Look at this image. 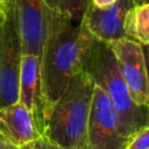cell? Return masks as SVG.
<instances>
[{
  "label": "cell",
  "mask_w": 149,
  "mask_h": 149,
  "mask_svg": "<svg viewBox=\"0 0 149 149\" xmlns=\"http://www.w3.org/2000/svg\"><path fill=\"white\" fill-rule=\"evenodd\" d=\"M93 36L84 23L48 9V29L41 55L45 114L64 91L70 78L83 70ZM45 118V116H44Z\"/></svg>",
  "instance_id": "obj_1"
},
{
  "label": "cell",
  "mask_w": 149,
  "mask_h": 149,
  "mask_svg": "<svg viewBox=\"0 0 149 149\" xmlns=\"http://www.w3.org/2000/svg\"><path fill=\"white\" fill-rule=\"evenodd\" d=\"M93 90L94 83L87 72L80 70L74 73L48 109L42 136L65 149H86Z\"/></svg>",
  "instance_id": "obj_2"
},
{
  "label": "cell",
  "mask_w": 149,
  "mask_h": 149,
  "mask_svg": "<svg viewBox=\"0 0 149 149\" xmlns=\"http://www.w3.org/2000/svg\"><path fill=\"white\" fill-rule=\"evenodd\" d=\"M83 70L109 98L123 136L129 139L136 130L148 125V106H139L132 100L109 43L93 37L84 58Z\"/></svg>",
  "instance_id": "obj_3"
},
{
  "label": "cell",
  "mask_w": 149,
  "mask_h": 149,
  "mask_svg": "<svg viewBox=\"0 0 149 149\" xmlns=\"http://www.w3.org/2000/svg\"><path fill=\"white\" fill-rule=\"evenodd\" d=\"M21 56L15 0H0V108L19 99Z\"/></svg>",
  "instance_id": "obj_4"
},
{
  "label": "cell",
  "mask_w": 149,
  "mask_h": 149,
  "mask_svg": "<svg viewBox=\"0 0 149 149\" xmlns=\"http://www.w3.org/2000/svg\"><path fill=\"white\" fill-rule=\"evenodd\" d=\"M128 139L121 132L118 114L102 88L94 85L91 101L86 149H125Z\"/></svg>",
  "instance_id": "obj_5"
},
{
  "label": "cell",
  "mask_w": 149,
  "mask_h": 149,
  "mask_svg": "<svg viewBox=\"0 0 149 149\" xmlns=\"http://www.w3.org/2000/svg\"><path fill=\"white\" fill-rule=\"evenodd\" d=\"M109 45L132 100L139 106H149L148 74L143 45L127 37L113 41Z\"/></svg>",
  "instance_id": "obj_6"
},
{
  "label": "cell",
  "mask_w": 149,
  "mask_h": 149,
  "mask_svg": "<svg viewBox=\"0 0 149 149\" xmlns=\"http://www.w3.org/2000/svg\"><path fill=\"white\" fill-rule=\"evenodd\" d=\"M133 6L132 0H118L111 6L99 8L87 0L81 22L95 40L111 43L126 37L123 21L127 12Z\"/></svg>",
  "instance_id": "obj_7"
},
{
  "label": "cell",
  "mask_w": 149,
  "mask_h": 149,
  "mask_svg": "<svg viewBox=\"0 0 149 149\" xmlns=\"http://www.w3.org/2000/svg\"><path fill=\"white\" fill-rule=\"evenodd\" d=\"M22 55H42L48 29V7L44 0H15Z\"/></svg>",
  "instance_id": "obj_8"
},
{
  "label": "cell",
  "mask_w": 149,
  "mask_h": 149,
  "mask_svg": "<svg viewBox=\"0 0 149 149\" xmlns=\"http://www.w3.org/2000/svg\"><path fill=\"white\" fill-rule=\"evenodd\" d=\"M17 101L33 114L41 134H43L45 102L42 85L41 57L36 55L23 54L21 56Z\"/></svg>",
  "instance_id": "obj_9"
},
{
  "label": "cell",
  "mask_w": 149,
  "mask_h": 149,
  "mask_svg": "<svg viewBox=\"0 0 149 149\" xmlns=\"http://www.w3.org/2000/svg\"><path fill=\"white\" fill-rule=\"evenodd\" d=\"M0 134L20 149L42 136L33 114L19 101L0 108Z\"/></svg>",
  "instance_id": "obj_10"
},
{
  "label": "cell",
  "mask_w": 149,
  "mask_h": 149,
  "mask_svg": "<svg viewBox=\"0 0 149 149\" xmlns=\"http://www.w3.org/2000/svg\"><path fill=\"white\" fill-rule=\"evenodd\" d=\"M123 31L130 38L146 47L149 42V5H134L129 8L123 21Z\"/></svg>",
  "instance_id": "obj_11"
},
{
  "label": "cell",
  "mask_w": 149,
  "mask_h": 149,
  "mask_svg": "<svg viewBox=\"0 0 149 149\" xmlns=\"http://www.w3.org/2000/svg\"><path fill=\"white\" fill-rule=\"evenodd\" d=\"M44 3L48 9L65 15L74 22H80L87 0H44Z\"/></svg>",
  "instance_id": "obj_12"
},
{
  "label": "cell",
  "mask_w": 149,
  "mask_h": 149,
  "mask_svg": "<svg viewBox=\"0 0 149 149\" xmlns=\"http://www.w3.org/2000/svg\"><path fill=\"white\" fill-rule=\"evenodd\" d=\"M125 149H149V126L136 130L128 139Z\"/></svg>",
  "instance_id": "obj_13"
},
{
  "label": "cell",
  "mask_w": 149,
  "mask_h": 149,
  "mask_svg": "<svg viewBox=\"0 0 149 149\" xmlns=\"http://www.w3.org/2000/svg\"><path fill=\"white\" fill-rule=\"evenodd\" d=\"M21 149H65V148H63V147L51 142L50 140H48L44 136H41L37 140L30 142L29 144L24 146Z\"/></svg>",
  "instance_id": "obj_14"
},
{
  "label": "cell",
  "mask_w": 149,
  "mask_h": 149,
  "mask_svg": "<svg viewBox=\"0 0 149 149\" xmlns=\"http://www.w3.org/2000/svg\"><path fill=\"white\" fill-rule=\"evenodd\" d=\"M95 7H99V8H102V7H107V6H111L113 5L114 2H116L118 0H90Z\"/></svg>",
  "instance_id": "obj_15"
},
{
  "label": "cell",
  "mask_w": 149,
  "mask_h": 149,
  "mask_svg": "<svg viewBox=\"0 0 149 149\" xmlns=\"http://www.w3.org/2000/svg\"><path fill=\"white\" fill-rule=\"evenodd\" d=\"M0 149H20L15 146H13L12 143H9L5 137H2V135L0 134Z\"/></svg>",
  "instance_id": "obj_16"
}]
</instances>
